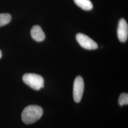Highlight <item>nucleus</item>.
I'll return each instance as SVG.
<instances>
[{"label": "nucleus", "mask_w": 128, "mask_h": 128, "mask_svg": "<svg viewBox=\"0 0 128 128\" xmlns=\"http://www.w3.org/2000/svg\"><path fill=\"white\" fill-rule=\"evenodd\" d=\"M23 82L35 90H40L44 87V80L41 76L36 74L28 73L23 76Z\"/></svg>", "instance_id": "2"}, {"label": "nucleus", "mask_w": 128, "mask_h": 128, "mask_svg": "<svg viewBox=\"0 0 128 128\" xmlns=\"http://www.w3.org/2000/svg\"><path fill=\"white\" fill-rule=\"evenodd\" d=\"M43 112V109L40 106L28 105L23 110L22 114V119L25 124H33L41 118Z\"/></svg>", "instance_id": "1"}, {"label": "nucleus", "mask_w": 128, "mask_h": 128, "mask_svg": "<svg viewBox=\"0 0 128 128\" xmlns=\"http://www.w3.org/2000/svg\"><path fill=\"white\" fill-rule=\"evenodd\" d=\"M12 19L11 15L9 14H0V27L8 24Z\"/></svg>", "instance_id": "8"}, {"label": "nucleus", "mask_w": 128, "mask_h": 128, "mask_svg": "<svg viewBox=\"0 0 128 128\" xmlns=\"http://www.w3.org/2000/svg\"><path fill=\"white\" fill-rule=\"evenodd\" d=\"M76 39L80 46L87 50H94L98 47L96 42L84 34L78 33Z\"/></svg>", "instance_id": "3"}, {"label": "nucleus", "mask_w": 128, "mask_h": 128, "mask_svg": "<svg viewBox=\"0 0 128 128\" xmlns=\"http://www.w3.org/2000/svg\"><path fill=\"white\" fill-rule=\"evenodd\" d=\"M118 103L120 106L128 105V94L126 93L122 94L119 97Z\"/></svg>", "instance_id": "9"}, {"label": "nucleus", "mask_w": 128, "mask_h": 128, "mask_svg": "<svg viewBox=\"0 0 128 128\" xmlns=\"http://www.w3.org/2000/svg\"><path fill=\"white\" fill-rule=\"evenodd\" d=\"M2 51L0 50V58H2Z\"/></svg>", "instance_id": "10"}, {"label": "nucleus", "mask_w": 128, "mask_h": 128, "mask_svg": "<svg viewBox=\"0 0 128 128\" xmlns=\"http://www.w3.org/2000/svg\"><path fill=\"white\" fill-rule=\"evenodd\" d=\"M74 3L78 7L85 10H91L93 5L90 0H74Z\"/></svg>", "instance_id": "7"}, {"label": "nucleus", "mask_w": 128, "mask_h": 128, "mask_svg": "<svg viewBox=\"0 0 128 128\" xmlns=\"http://www.w3.org/2000/svg\"><path fill=\"white\" fill-rule=\"evenodd\" d=\"M117 36L119 40L125 42L127 40L128 37V23L124 18H121L119 20L117 28Z\"/></svg>", "instance_id": "5"}, {"label": "nucleus", "mask_w": 128, "mask_h": 128, "mask_svg": "<svg viewBox=\"0 0 128 128\" xmlns=\"http://www.w3.org/2000/svg\"><path fill=\"white\" fill-rule=\"evenodd\" d=\"M32 38L37 42L43 41L45 39V34L40 26L35 25L31 30Z\"/></svg>", "instance_id": "6"}, {"label": "nucleus", "mask_w": 128, "mask_h": 128, "mask_svg": "<svg viewBox=\"0 0 128 128\" xmlns=\"http://www.w3.org/2000/svg\"><path fill=\"white\" fill-rule=\"evenodd\" d=\"M84 90V82L81 76L75 78L73 86L74 100L76 102H79L82 97Z\"/></svg>", "instance_id": "4"}]
</instances>
